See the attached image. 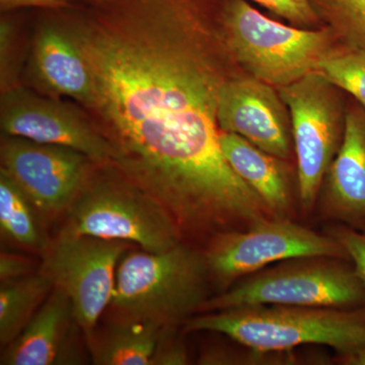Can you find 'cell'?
<instances>
[{"label": "cell", "mask_w": 365, "mask_h": 365, "mask_svg": "<svg viewBox=\"0 0 365 365\" xmlns=\"http://www.w3.org/2000/svg\"><path fill=\"white\" fill-rule=\"evenodd\" d=\"M220 131L234 133L274 157L295 163L292 117L277 88L242 73L220 93Z\"/></svg>", "instance_id": "cell-12"}, {"label": "cell", "mask_w": 365, "mask_h": 365, "mask_svg": "<svg viewBox=\"0 0 365 365\" xmlns=\"http://www.w3.org/2000/svg\"><path fill=\"white\" fill-rule=\"evenodd\" d=\"M34 43L33 67L40 85L51 96L90 103V71L76 41L62 23L40 26Z\"/></svg>", "instance_id": "cell-15"}, {"label": "cell", "mask_w": 365, "mask_h": 365, "mask_svg": "<svg viewBox=\"0 0 365 365\" xmlns=\"http://www.w3.org/2000/svg\"><path fill=\"white\" fill-rule=\"evenodd\" d=\"M210 282L202 251L186 242L163 252L125 253L110 306L121 319L177 327L200 313Z\"/></svg>", "instance_id": "cell-3"}, {"label": "cell", "mask_w": 365, "mask_h": 365, "mask_svg": "<svg viewBox=\"0 0 365 365\" xmlns=\"http://www.w3.org/2000/svg\"><path fill=\"white\" fill-rule=\"evenodd\" d=\"M54 289L45 272L31 274L0 284V344L11 342L28 326Z\"/></svg>", "instance_id": "cell-18"}, {"label": "cell", "mask_w": 365, "mask_h": 365, "mask_svg": "<svg viewBox=\"0 0 365 365\" xmlns=\"http://www.w3.org/2000/svg\"><path fill=\"white\" fill-rule=\"evenodd\" d=\"M176 327H170L163 335L151 365H185L188 364V353L182 340L175 335Z\"/></svg>", "instance_id": "cell-24"}, {"label": "cell", "mask_w": 365, "mask_h": 365, "mask_svg": "<svg viewBox=\"0 0 365 365\" xmlns=\"http://www.w3.org/2000/svg\"><path fill=\"white\" fill-rule=\"evenodd\" d=\"M220 143L228 165L274 215L295 220L299 197L292 177L294 163L274 157L237 134L220 132Z\"/></svg>", "instance_id": "cell-14"}, {"label": "cell", "mask_w": 365, "mask_h": 365, "mask_svg": "<svg viewBox=\"0 0 365 365\" xmlns=\"http://www.w3.org/2000/svg\"><path fill=\"white\" fill-rule=\"evenodd\" d=\"M4 135L54 144L108 165L110 148L88 117L58 100L46 98L24 88H6L1 101Z\"/></svg>", "instance_id": "cell-11"}, {"label": "cell", "mask_w": 365, "mask_h": 365, "mask_svg": "<svg viewBox=\"0 0 365 365\" xmlns=\"http://www.w3.org/2000/svg\"><path fill=\"white\" fill-rule=\"evenodd\" d=\"M31 259L21 255L2 252L0 255V282L19 279L34 274Z\"/></svg>", "instance_id": "cell-25"}, {"label": "cell", "mask_w": 365, "mask_h": 365, "mask_svg": "<svg viewBox=\"0 0 365 365\" xmlns=\"http://www.w3.org/2000/svg\"><path fill=\"white\" fill-rule=\"evenodd\" d=\"M128 244L61 232L44 251L43 272L69 297L76 323L88 337L111 304L118 265Z\"/></svg>", "instance_id": "cell-9"}, {"label": "cell", "mask_w": 365, "mask_h": 365, "mask_svg": "<svg viewBox=\"0 0 365 365\" xmlns=\"http://www.w3.org/2000/svg\"><path fill=\"white\" fill-rule=\"evenodd\" d=\"M36 209L23 191L6 173L0 170V228L9 241L26 249L45 251L46 242Z\"/></svg>", "instance_id": "cell-19"}, {"label": "cell", "mask_w": 365, "mask_h": 365, "mask_svg": "<svg viewBox=\"0 0 365 365\" xmlns=\"http://www.w3.org/2000/svg\"><path fill=\"white\" fill-rule=\"evenodd\" d=\"M329 234L342 245L357 275L365 285V232H357L342 225L331 228Z\"/></svg>", "instance_id": "cell-23"}, {"label": "cell", "mask_w": 365, "mask_h": 365, "mask_svg": "<svg viewBox=\"0 0 365 365\" xmlns=\"http://www.w3.org/2000/svg\"><path fill=\"white\" fill-rule=\"evenodd\" d=\"M76 322L71 299L54 287L23 332L4 347L2 365L60 364L71 322Z\"/></svg>", "instance_id": "cell-16"}, {"label": "cell", "mask_w": 365, "mask_h": 365, "mask_svg": "<svg viewBox=\"0 0 365 365\" xmlns=\"http://www.w3.org/2000/svg\"><path fill=\"white\" fill-rule=\"evenodd\" d=\"M169 328L155 322L121 319L93 347V364L151 365Z\"/></svg>", "instance_id": "cell-17"}, {"label": "cell", "mask_w": 365, "mask_h": 365, "mask_svg": "<svg viewBox=\"0 0 365 365\" xmlns=\"http://www.w3.org/2000/svg\"><path fill=\"white\" fill-rule=\"evenodd\" d=\"M201 251L210 281L220 292L251 274L290 259L332 257L349 260L342 245L329 232L321 234L295 220L280 217L215 235Z\"/></svg>", "instance_id": "cell-8"}, {"label": "cell", "mask_w": 365, "mask_h": 365, "mask_svg": "<svg viewBox=\"0 0 365 365\" xmlns=\"http://www.w3.org/2000/svg\"><path fill=\"white\" fill-rule=\"evenodd\" d=\"M329 220L365 222V109L348 102L344 138L327 172L318 203Z\"/></svg>", "instance_id": "cell-13"}, {"label": "cell", "mask_w": 365, "mask_h": 365, "mask_svg": "<svg viewBox=\"0 0 365 365\" xmlns=\"http://www.w3.org/2000/svg\"><path fill=\"white\" fill-rule=\"evenodd\" d=\"M319 71L365 109V51L338 46L322 61Z\"/></svg>", "instance_id": "cell-21"}, {"label": "cell", "mask_w": 365, "mask_h": 365, "mask_svg": "<svg viewBox=\"0 0 365 365\" xmlns=\"http://www.w3.org/2000/svg\"><path fill=\"white\" fill-rule=\"evenodd\" d=\"M271 13L299 28H321L322 23L309 0H252Z\"/></svg>", "instance_id": "cell-22"}, {"label": "cell", "mask_w": 365, "mask_h": 365, "mask_svg": "<svg viewBox=\"0 0 365 365\" xmlns=\"http://www.w3.org/2000/svg\"><path fill=\"white\" fill-rule=\"evenodd\" d=\"M347 261L304 257L279 262L209 297L199 314L252 306L365 307L364 283Z\"/></svg>", "instance_id": "cell-5"}, {"label": "cell", "mask_w": 365, "mask_h": 365, "mask_svg": "<svg viewBox=\"0 0 365 365\" xmlns=\"http://www.w3.org/2000/svg\"><path fill=\"white\" fill-rule=\"evenodd\" d=\"M222 4L85 0L60 14L90 71L86 108L109 145L108 165L160 203L191 245L272 216L220 148V93L247 73Z\"/></svg>", "instance_id": "cell-1"}, {"label": "cell", "mask_w": 365, "mask_h": 365, "mask_svg": "<svg viewBox=\"0 0 365 365\" xmlns=\"http://www.w3.org/2000/svg\"><path fill=\"white\" fill-rule=\"evenodd\" d=\"M222 21L235 60L249 76L274 86L292 85L312 72L338 47L326 26H287L247 0H223Z\"/></svg>", "instance_id": "cell-4"}, {"label": "cell", "mask_w": 365, "mask_h": 365, "mask_svg": "<svg viewBox=\"0 0 365 365\" xmlns=\"http://www.w3.org/2000/svg\"><path fill=\"white\" fill-rule=\"evenodd\" d=\"M62 232L135 242L148 252L167 251L184 242L165 209L120 178L86 184L67 209Z\"/></svg>", "instance_id": "cell-7"}, {"label": "cell", "mask_w": 365, "mask_h": 365, "mask_svg": "<svg viewBox=\"0 0 365 365\" xmlns=\"http://www.w3.org/2000/svg\"><path fill=\"white\" fill-rule=\"evenodd\" d=\"M185 329L222 334L237 344L261 351H294L300 346L325 345L339 354L365 340V307H244L195 314L185 322Z\"/></svg>", "instance_id": "cell-2"}, {"label": "cell", "mask_w": 365, "mask_h": 365, "mask_svg": "<svg viewBox=\"0 0 365 365\" xmlns=\"http://www.w3.org/2000/svg\"><path fill=\"white\" fill-rule=\"evenodd\" d=\"M277 91L292 117L299 209L306 215L316 207L344 138L348 102L344 91L319 71Z\"/></svg>", "instance_id": "cell-6"}, {"label": "cell", "mask_w": 365, "mask_h": 365, "mask_svg": "<svg viewBox=\"0 0 365 365\" xmlns=\"http://www.w3.org/2000/svg\"><path fill=\"white\" fill-rule=\"evenodd\" d=\"M339 47L365 51V0H309Z\"/></svg>", "instance_id": "cell-20"}, {"label": "cell", "mask_w": 365, "mask_h": 365, "mask_svg": "<svg viewBox=\"0 0 365 365\" xmlns=\"http://www.w3.org/2000/svg\"><path fill=\"white\" fill-rule=\"evenodd\" d=\"M1 170L45 215L67 210L88 184V157L64 146L2 137Z\"/></svg>", "instance_id": "cell-10"}, {"label": "cell", "mask_w": 365, "mask_h": 365, "mask_svg": "<svg viewBox=\"0 0 365 365\" xmlns=\"http://www.w3.org/2000/svg\"><path fill=\"white\" fill-rule=\"evenodd\" d=\"M336 361L345 365H365V340L348 351L336 354Z\"/></svg>", "instance_id": "cell-27"}, {"label": "cell", "mask_w": 365, "mask_h": 365, "mask_svg": "<svg viewBox=\"0 0 365 365\" xmlns=\"http://www.w3.org/2000/svg\"><path fill=\"white\" fill-rule=\"evenodd\" d=\"M76 0H0L1 11H16L25 7H37V9L58 11L68 9L76 4Z\"/></svg>", "instance_id": "cell-26"}]
</instances>
